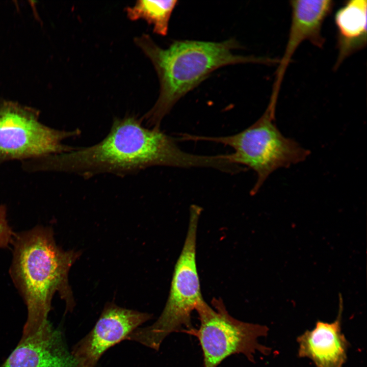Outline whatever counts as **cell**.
<instances>
[{
  "instance_id": "6da1fadb",
  "label": "cell",
  "mask_w": 367,
  "mask_h": 367,
  "mask_svg": "<svg viewBox=\"0 0 367 367\" xmlns=\"http://www.w3.org/2000/svg\"><path fill=\"white\" fill-rule=\"evenodd\" d=\"M176 138L159 129L143 126L134 116L115 118L109 133L92 146L32 159L30 172L74 173L85 178L111 173L125 175L153 166L216 169V155H199L182 150Z\"/></svg>"
},
{
  "instance_id": "7a4b0ae2",
  "label": "cell",
  "mask_w": 367,
  "mask_h": 367,
  "mask_svg": "<svg viewBox=\"0 0 367 367\" xmlns=\"http://www.w3.org/2000/svg\"><path fill=\"white\" fill-rule=\"evenodd\" d=\"M135 42L149 58L159 78L158 98L141 118L149 128L157 129L177 102L214 71L237 64L272 63L269 58L237 55L234 51L241 46L232 38L221 42L176 40L165 49L146 34Z\"/></svg>"
},
{
  "instance_id": "3957f363",
  "label": "cell",
  "mask_w": 367,
  "mask_h": 367,
  "mask_svg": "<svg viewBox=\"0 0 367 367\" xmlns=\"http://www.w3.org/2000/svg\"><path fill=\"white\" fill-rule=\"evenodd\" d=\"M10 274L27 305L28 316L22 335L39 330L48 322L54 295L58 292L72 310L74 302L68 284L69 269L78 257L74 251H64L56 243L51 229L36 226L14 233Z\"/></svg>"
},
{
  "instance_id": "277c9868",
  "label": "cell",
  "mask_w": 367,
  "mask_h": 367,
  "mask_svg": "<svg viewBox=\"0 0 367 367\" xmlns=\"http://www.w3.org/2000/svg\"><path fill=\"white\" fill-rule=\"evenodd\" d=\"M275 111L268 106L257 121L235 134L216 137L183 134L179 140L212 142L232 148L233 152L228 154L230 162L256 173V180L250 191L254 195L276 170L303 162L310 152L281 133L275 122Z\"/></svg>"
},
{
  "instance_id": "5b68a950",
  "label": "cell",
  "mask_w": 367,
  "mask_h": 367,
  "mask_svg": "<svg viewBox=\"0 0 367 367\" xmlns=\"http://www.w3.org/2000/svg\"><path fill=\"white\" fill-rule=\"evenodd\" d=\"M202 208H190L189 222L185 241L175 265L169 296L158 320L152 325L138 327L127 337L158 350L165 338L173 332L189 334L194 328L191 314L204 299L202 296L196 264V239Z\"/></svg>"
},
{
  "instance_id": "8992f818",
  "label": "cell",
  "mask_w": 367,
  "mask_h": 367,
  "mask_svg": "<svg viewBox=\"0 0 367 367\" xmlns=\"http://www.w3.org/2000/svg\"><path fill=\"white\" fill-rule=\"evenodd\" d=\"M214 308L203 300L197 306L200 326L189 334L195 336L201 347L203 367H218L227 357L242 354L251 362L259 352L270 353V348L260 344V337L268 334V328L244 322L232 317L221 299H213Z\"/></svg>"
},
{
  "instance_id": "52a82bcc",
  "label": "cell",
  "mask_w": 367,
  "mask_h": 367,
  "mask_svg": "<svg viewBox=\"0 0 367 367\" xmlns=\"http://www.w3.org/2000/svg\"><path fill=\"white\" fill-rule=\"evenodd\" d=\"M40 112L0 97V165L14 160L22 161L60 154L76 148L63 143L79 135L78 128L59 130L42 123Z\"/></svg>"
},
{
  "instance_id": "ba28073f",
  "label": "cell",
  "mask_w": 367,
  "mask_h": 367,
  "mask_svg": "<svg viewBox=\"0 0 367 367\" xmlns=\"http://www.w3.org/2000/svg\"><path fill=\"white\" fill-rule=\"evenodd\" d=\"M152 315L108 303L93 329L72 348L71 354L77 367H96L103 354L125 340Z\"/></svg>"
},
{
  "instance_id": "9c48e42d",
  "label": "cell",
  "mask_w": 367,
  "mask_h": 367,
  "mask_svg": "<svg viewBox=\"0 0 367 367\" xmlns=\"http://www.w3.org/2000/svg\"><path fill=\"white\" fill-rule=\"evenodd\" d=\"M291 22L285 50L277 67L270 101L277 103L281 85L291 58L299 45L308 41L322 48L325 39L322 29L326 18L332 12L334 2L331 0H293Z\"/></svg>"
},
{
  "instance_id": "30bf717a",
  "label": "cell",
  "mask_w": 367,
  "mask_h": 367,
  "mask_svg": "<svg viewBox=\"0 0 367 367\" xmlns=\"http://www.w3.org/2000/svg\"><path fill=\"white\" fill-rule=\"evenodd\" d=\"M0 367H77L61 332L47 322L35 333L21 337Z\"/></svg>"
},
{
  "instance_id": "8fae6325",
  "label": "cell",
  "mask_w": 367,
  "mask_h": 367,
  "mask_svg": "<svg viewBox=\"0 0 367 367\" xmlns=\"http://www.w3.org/2000/svg\"><path fill=\"white\" fill-rule=\"evenodd\" d=\"M341 311L333 322L318 321L298 337L299 357L311 359L317 367L343 366L349 343L342 332Z\"/></svg>"
},
{
  "instance_id": "7c38bea8",
  "label": "cell",
  "mask_w": 367,
  "mask_h": 367,
  "mask_svg": "<svg viewBox=\"0 0 367 367\" xmlns=\"http://www.w3.org/2000/svg\"><path fill=\"white\" fill-rule=\"evenodd\" d=\"M366 0L348 1L336 12L338 56L335 69L347 57L366 46Z\"/></svg>"
},
{
  "instance_id": "4fadbf2b",
  "label": "cell",
  "mask_w": 367,
  "mask_h": 367,
  "mask_svg": "<svg viewBox=\"0 0 367 367\" xmlns=\"http://www.w3.org/2000/svg\"><path fill=\"white\" fill-rule=\"evenodd\" d=\"M176 0L138 1L133 7L126 8L128 18L131 20L143 19L152 25L154 33L165 36L168 33L169 21Z\"/></svg>"
},
{
  "instance_id": "5bb4252c",
  "label": "cell",
  "mask_w": 367,
  "mask_h": 367,
  "mask_svg": "<svg viewBox=\"0 0 367 367\" xmlns=\"http://www.w3.org/2000/svg\"><path fill=\"white\" fill-rule=\"evenodd\" d=\"M14 233L7 220V208L0 205V248L7 247L12 243Z\"/></svg>"
}]
</instances>
